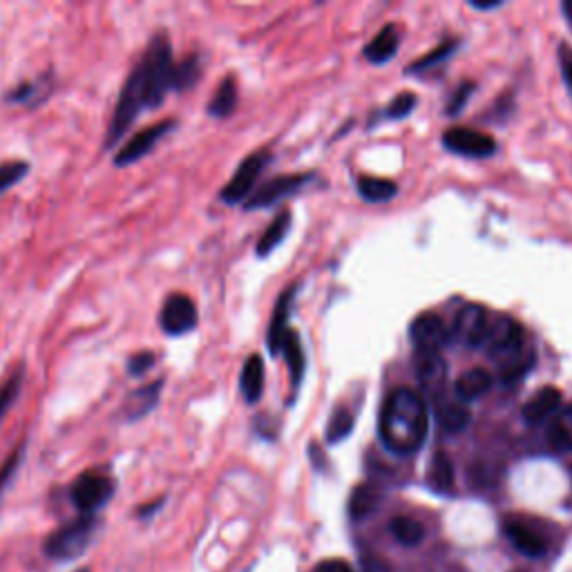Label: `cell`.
Here are the masks:
<instances>
[{
	"mask_svg": "<svg viewBox=\"0 0 572 572\" xmlns=\"http://www.w3.org/2000/svg\"><path fill=\"white\" fill-rule=\"evenodd\" d=\"M429 412L423 394L409 387H398L387 396L380 412V441L394 454L409 456L418 452L427 438Z\"/></svg>",
	"mask_w": 572,
	"mask_h": 572,
	"instance_id": "6da1fadb",
	"label": "cell"
},
{
	"mask_svg": "<svg viewBox=\"0 0 572 572\" xmlns=\"http://www.w3.org/2000/svg\"><path fill=\"white\" fill-rule=\"evenodd\" d=\"M175 65L173 45H170L168 34L157 32L150 38L141 61L132 70L141 83L146 110L161 108L168 94L175 92Z\"/></svg>",
	"mask_w": 572,
	"mask_h": 572,
	"instance_id": "7a4b0ae2",
	"label": "cell"
},
{
	"mask_svg": "<svg viewBox=\"0 0 572 572\" xmlns=\"http://www.w3.org/2000/svg\"><path fill=\"white\" fill-rule=\"evenodd\" d=\"M101 528L99 517H81L70 523H65L63 528L54 530L50 537L43 543V552L47 559L52 561H74L83 557L88 548L92 546L94 537Z\"/></svg>",
	"mask_w": 572,
	"mask_h": 572,
	"instance_id": "3957f363",
	"label": "cell"
},
{
	"mask_svg": "<svg viewBox=\"0 0 572 572\" xmlns=\"http://www.w3.org/2000/svg\"><path fill=\"white\" fill-rule=\"evenodd\" d=\"M117 492V481L106 467H94L79 474L70 485V501L83 517H97Z\"/></svg>",
	"mask_w": 572,
	"mask_h": 572,
	"instance_id": "277c9868",
	"label": "cell"
},
{
	"mask_svg": "<svg viewBox=\"0 0 572 572\" xmlns=\"http://www.w3.org/2000/svg\"><path fill=\"white\" fill-rule=\"evenodd\" d=\"M483 347L492 360H497L499 369H503L526 356V333H523L519 322L501 318L488 327Z\"/></svg>",
	"mask_w": 572,
	"mask_h": 572,
	"instance_id": "5b68a950",
	"label": "cell"
},
{
	"mask_svg": "<svg viewBox=\"0 0 572 572\" xmlns=\"http://www.w3.org/2000/svg\"><path fill=\"white\" fill-rule=\"evenodd\" d=\"M271 161V152L269 150H257L253 155L246 157L240 168L235 170V175L231 177V181L219 190V199L224 204L233 206V204H244L246 199L251 197V190L255 186V181L260 179V175L264 173V168L269 166Z\"/></svg>",
	"mask_w": 572,
	"mask_h": 572,
	"instance_id": "8992f818",
	"label": "cell"
},
{
	"mask_svg": "<svg viewBox=\"0 0 572 572\" xmlns=\"http://www.w3.org/2000/svg\"><path fill=\"white\" fill-rule=\"evenodd\" d=\"M199 320L197 304L186 293H173L168 295L164 307L159 311V327L170 338L186 336V333L195 331Z\"/></svg>",
	"mask_w": 572,
	"mask_h": 572,
	"instance_id": "52a82bcc",
	"label": "cell"
},
{
	"mask_svg": "<svg viewBox=\"0 0 572 572\" xmlns=\"http://www.w3.org/2000/svg\"><path fill=\"white\" fill-rule=\"evenodd\" d=\"M175 128H177L175 119H166V121L155 123V126L143 128L130 141L123 143V148L117 152V155H114V166L123 168V166L137 164L139 159L150 155V152L157 148V143L166 135H170V132H173Z\"/></svg>",
	"mask_w": 572,
	"mask_h": 572,
	"instance_id": "ba28073f",
	"label": "cell"
},
{
	"mask_svg": "<svg viewBox=\"0 0 572 572\" xmlns=\"http://www.w3.org/2000/svg\"><path fill=\"white\" fill-rule=\"evenodd\" d=\"M443 146L454 152V155L470 159H488L497 152V141H494V137L485 135L481 130L461 126L443 132Z\"/></svg>",
	"mask_w": 572,
	"mask_h": 572,
	"instance_id": "9c48e42d",
	"label": "cell"
},
{
	"mask_svg": "<svg viewBox=\"0 0 572 572\" xmlns=\"http://www.w3.org/2000/svg\"><path fill=\"white\" fill-rule=\"evenodd\" d=\"M313 179L311 173H304V175H280L271 181H266L260 188L255 190V193L246 199L244 208L246 211H257V208H269L273 204L282 202L284 197H291L295 193H300V190L309 184Z\"/></svg>",
	"mask_w": 572,
	"mask_h": 572,
	"instance_id": "30bf717a",
	"label": "cell"
},
{
	"mask_svg": "<svg viewBox=\"0 0 572 572\" xmlns=\"http://www.w3.org/2000/svg\"><path fill=\"white\" fill-rule=\"evenodd\" d=\"M488 311H485L481 304H467L456 316L450 336L452 340L461 342L465 347H481L485 336H488Z\"/></svg>",
	"mask_w": 572,
	"mask_h": 572,
	"instance_id": "8fae6325",
	"label": "cell"
},
{
	"mask_svg": "<svg viewBox=\"0 0 572 572\" xmlns=\"http://www.w3.org/2000/svg\"><path fill=\"white\" fill-rule=\"evenodd\" d=\"M409 338H412L416 351H438L452 340L450 327L434 311H425L414 318L412 327H409Z\"/></svg>",
	"mask_w": 572,
	"mask_h": 572,
	"instance_id": "7c38bea8",
	"label": "cell"
},
{
	"mask_svg": "<svg viewBox=\"0 0 572 572\" xmlns=\"http://www.w3.org/2000/svg\"><path fill=\"white\" fill-rule=\"evenodd\" d=\"M505 537L512 541V546L526 557H543L548 552V537L526 519H508L503 523Z\"/></svg>",
	"mask_w": 572,
	"mask_h": 572,
	"instance_id": "4fadbf2b",
	"label": "cell"
},
{
	"mask_svg": "<svg viewBox=\"0 0 572 572\" xmlns=\"http://www.w3.org/2000/svg\"><path fill=\"white\" fill-rule=\"evenodd\" d=\"M164 385H166V380L157 378V380H152V383L135 389V392H130L121 405L123 418H126L128 423H137L141 421V418H146L152 409L159 405L161 389H164Z\"/></svg>",
	"mask_w": 572,
	"mask_h": 572,
	"instance_id": "5bb4252c",
	"label": "cell"
},
{
	"mask_svg": "<svg viewBox=\"0 0 572 572\" xmlns=\"http://www.w3.org/2000/svg\"><path fill=\"white\" fill-rule=\"evenodd\" d=\"M414 374L418 383L429 394L443 392L447 380V365L438 351H416L414 354Z\"/></svg>",
	"mask_w": 572,
	"mask_h": 572,
	"instance_id": "9a60e30c",
	"label": "cell"
},
{
	"mask_svg": "<svg viewBox=\"0 0 572 572\" xmlns=\"http://www.w3.org/2000/svg\"><path fill=\"white\" fill-rule=\"evenodd\" d=\"M561 403H564V396H561L557 387H543L523 405L521 412L530 425H541L546 423L552 414H557Z\"/></svg>",
	"mask_w": 572,
	"mask_h": 572,
	"instance_id": "2e32d148",
	"label": "cell"
},
{
	"mask_svg": "<svg viewBox=\"0 0 572 572\" xmlns=\"http://www.w3.org/2000/svg\"><path fill=\"white\" fill-rule=\"evenodd\" d=\"M398 47H400L398 27L396 25H385L383 30H380L374 36V41H371L369 45H365V50H362V56H365L369 63L383 65V63L394 59L396 52H398Z\"/></svg>",
	"mask_w": 572,
	"mask_h": 572,
	"instance_id": "e0dca14e",
	"label": "cell"
},
{
	"mask_svg": "<svg viewBox=\"0 0 572 572\" xmlns=\"http://www.w3.org/2000/svg\"><path fill=\"white\" fill-rule=\"evenodd\" d=\"M266 369H264V360L262 356H249L242 367V376H240V389L242 396L249 405L260 403V398L264 394V380H266Z\"/></svg>",
	"mask_w": 572,
	"mask_h": 572,
	"instance_id": "ac0fdd59",
	"label": "cell"
},
{
	"mask_svg": "<svg viewBox=\"0 0 572 572\" xmlns=\"http://www.w3.org/2000/svg\"><path fill=\"white\" fill-rule=\"evenodd\" d=\"M295 295V284L286 289L278 302H275V311H273V318H271V327H269V351L273 356L280 354L282 349V342L286 338V333H289V327H286V320H289V311H291V300Z\"/></svg>",
	"mask_w": 572,
	"mask_h": 572,
	"instance_id": "d6986e66",
	"label": "cell"
},
{
	"mask_svg": "<svg viewBox=\"0 0 572 572\" xmlns=\"http://www.w3.org/2000/svg\"><path fill=\"white\" fill-rule=\"evenodd\" d=\"M492 374L488 369H467L465 374L456 380V396L461 400H479L490 392Z\"/></svg>",
	"mask_w": 572,
	"mask_h": 572,
	"instance_id": "ffe728a7",
	"label": "cell"
},
{
	"mask_svg": "<svg viewBox=\"0 0 572 572\" xmlns=\"http://www.w3.org/2000/svg\"><path fill=\"white\" fill-rule=\"evenodd\" d=\"M291 213L289 211H282L278 217L273 219L269 224V228L262 233L260 240L255 244V253L257 257H269L278 246L286 240V235L291 231Z\"/></svg>",
	"mask_w": 572,
	"mask_h": 572,
	"instance_id": "44dd1931",
	"label": "cell"
},
{
	"mask_svg": "<svg viewBox=\"0 0 572 572\" xmlns=\"http://www.w3.org/2000/svg\"><path fill=\"white\" fill-rule=\"evenodd\" d=\"M237 101H240V92H237L235 76H226V79L219 83L213 99L208 101V114L215 119L231 117L237 108Z\"/></svg>",
	"mask_w": 572,
	"mask_h": 572,
	"instance_id": "7402d4cb",
	"label": "cell"
},
{
	"mask_svg": "<svg viewBox=\"0 0 572 572\" xmlns=\"http://www.w3.org/2000/svg\"><path fill=\"white\" fill-rule=\"evenodd\" d=\"M280 354L284 356L286 365H289L293 389H298L300 383H302V378H304V369H307V358H304V349H302L300 336L293 329H289V333H286Z\"/></svg>",
	"mask_w": 572,
	"mask_h": 572,
	"instance_id": "603a6c76",
	"label": "cell"
},
{
	"mask_svg": "<svg viewBox=\"0 0 572 572\" xmlns=\"http://www.w3.org/2000/svg\"><path fill=\"white\" fill-rule=\"evenodd\" d=\"M548 445L555 452H572V403L559 409L548 427Z\"/></svg>",
	"mask_w": 572,
	"mask_h": 572,
	"instance_id": "cb8c5ba5",
	"label": "cell"
},
{
	"mask_svg": "<svg viewBox=\"0 0 572 572\" xmlns=\"http://www.w3.org/2000/svg\"><path fill=\"white\" fill-rule=\"evenodd\" d=\"M50 92H52V83H50V74H47L38 81H27V83L16 85V88H12L5 94V101L23 103V106H36V103H41Z\"/></svg>",
	"mask_w": 572,
	"mask_h": 572,
	"instance_id": "d4e9b609",
	"label": "cell"
},
{
	"mask_svg": "<svg viewBox=\"0 0 572 572\" xmlns=\"http://www.w3.org/2000/svg\"><path fill=\"white\" fill-rule=\"evenodd\" d=\"M358 193L365 202L380 204L389 202L398 195V184L392 179H380V177H360L358 179Z\"/></svg>",
	"mask_w": 572,
	"mask_h": 572,
	"instance_id": "484cf974",
	"label": "cell"
},
{
	"mask_svg": "<svg viewBox=\"0 0 572 572\" xmlns=\"http://www.w3.org/2000/svg\"><path fill=\"white\" fill-rule=\"evenodd\" d=\"M427 481L438 492H450L454 485V465L450 461V456L445 452L434 454L432 463H429L427 470Z\"/></svg>",
	"mask_w": 572,
	"mask_h": 572,
	"instance_id": "4316f807",
	"label": "cell"
},
{
	"mask_svg": "<svg viewBox=\"0 0 572 572\" xmlns=\"http://www.w3.org/2000/svg\"><path fill=\"white\" fill-rule=\"evenodd\" d=\"M389 530H392V535L400 543V546H407V548H414L425 539L423 523L412 519V517L392 519V523H389Z\"/></svg>",
	"mask_w": 572,
	"mask_h": 572,
	"instance_id": "83f0119b",
	"label": "cell"
},
{
	"mask_svg": "<svg viewBox=\"0 0 572 572\" xmlns=\"http://www.w3.org/2000/svg\"><path fill=\"white\" fill-rule=\"evenodd\" d=\"M438 423H441V427L445 429L447 434H459L463 432V429L470 425L472 421V414H470V409L463 407L461 403H445L438 407Z\"/></svg>",
	"mask_w": 572,
	"mask_h": 572,
	"instance_id": "f1b7e54d",
	"label": "cell"
},
{
	"mask_svg": "<svg viewBox=\"0 0 572 572\" xmlns=\"http://www.w3.org/2000/svg\"><path fill=\"white\" fill-rule=\"evenodd\" d=\"M23 385H25V365H18L14 374L5 380L3 387H0V423H3V418L7 416L9 409H12L18 396H21Z\"/></svg>",
	"mask_w": 572,
	"mask_h": 572,
	"instance_id": "f546056e",
	"label": "cell"
},
{
	"mask_svg": "<svg viewBox=\"0 0 572 572\" xmlns=\"http://www.w3.org/2000/svg\"><path fill=\"white\" fill-rule=\"evenodd\" d=\"M354 423H356L354 412L347 407H338L327 425V443L336 445L340 441H345V438L354 432Z\"/></svg>",
	"mask_w": 572,
	"mask_h": 572,
	"instance_id": "4dcf8cb0",
	"label": "cell"
},
{
	"mask_svg": "<svg viewBox=\"0 0 572 572\" xmlns=\"http://www.w3.org/2000/svg\"><path fill=\"white\" fill-rule=\"evenodd\" d=\"M378 503H380V492L374 485H360V488H356L354 494H351L349 510L354 514V519H362L374 512L378 508Z\"/></svg>",
	"mask_w": 572,
	"mask_h": 572,
	"instance_id": "1f68e13d",
	"label": "cell"
},
{
	"mask_svg": "<svg viewBox=\"0 0 572 572\" xmlns=\"http://www.w3.org/2000/svg\"><path fill=\"white\" fill-rule=\"evenodd\" d=\"M202 79V59L188 56L175 65V92H186Z\"/></svg>",
	"mask_w": 572,
	"mask_h": 572,
	"instance_id": "d6a6232c",
	"label": "cell"
},
{
	"mask_svg": "<svg viewBox=\"0 0 572 572\" xmlns=\"http://www.w3.org/2000/svg\"><path fill=\"white\" fill-rule=\"evenodd\" d=\"M30 170L32 166L23 159H12L0 164V195L7 193V190L14 188L16 184H21V181L30 175Z\"/></svg>",
	"mask_w": 572,
	"mask_h": 572,
	"instance_id": "836d02e7",
	"label": "cell"
},
{
	"mask_svg": "<svg viewBox=\"0 0 572 572\" xmlns=\"http://www.w3.org/2000/svg\"><path fill=\"white\" fill-rule=\"evenodd\" d=\"M456 50H459V43H456V41H445V43L438 45L436 50L425 54L423 59H418V61H414L412 65H409L407 72H409V74H416V72H423V70L434 68V65H438V63H443V61L450 59V56H452Z\"/></svg>",
	"mask_w": 572,
	"mask_h": 572,
	"instance_id": "e575fe53",
	"label": "cell"
},
{
	"mask_svg": "<svg viewBox=\"0 0 572 572\" xmlns=\"http://www.w3.org/2000/svg\"><path fill=\"white\" fill-rule=\"evenodd\" d=\"M23 459H25V443L18 445L16 450L7 456V461L0 465V499H3V494L9 488V483L14 481V476L18 472V467H21Z\"/></svg>",
	"mask_w": 572,
	"mask_h": 572,
	"instance_id": "d590c367",
	"label": "cell"
},
{
	"mask_svg": "<svg viewBox=\"0 0 572 572\" xmlns=\"http://www.w3.org/2000/svg\"><path fill=\"white\" fill-rule=\"evenodd\" d=\"M416 103H418V97H416L414 92H400L392 99V103H389V106H387L385 117L392 119V121L405 119V117H409V114L414 112Z\"/></svg>",
	"mask_w": 572,
	"mask_h": 572,
	"instance_id": "8d00e7d4",
	"label": "cell"
},
{
	"mask_svg": "<svg viewBox=\"0 0 572 572\" xmlns=\"http://www.w3.org/2000/svg\"><path fill=\"white\" fill-rule=\"evenodd\" d=\"M157 365V354L155 351H139V354L135 356H130L128 358V374L132 378H141V376H146L148 371Z\"/></svg>",
	"mask_w": 572,
	"mask_h": 572,
	"instance_id": "74e56055",
	"label": "cell"
},
{
	"mask_svg": "<svg viewBox=\"0 0 572 572\" xmlns=\"http://www.w3.org/2000/svg\"><path fill=\"white\" fill-rule=\"evenodd\" d=\"M472 92H474V83H470V81H465V83H461L459 88H456V92H454V97L450 99V103H447V114H450V117H454V114H459L463 108H465V103H467V99L472 97Z\"/></svg>",
	"mask_w": 572,
	"mask_h": 572,
	"instance_id": "f35d334b",
	"label": "cell"
},
{
	"mask_svg": "<svg viewBox=\"0 0 572 572\" xmlns=\"http://www.w3.org/2000/svg\"><path fill=\"white\" fill-rule=\"evenodd\" d=\"M559 63H561V72H564L566 85L572 92V47L570 45L559 47Z\"/></svg>",
	"mask_w": 572,
	"mask_h": 572,
	"instance_id": "ab89813d",
	"label": "cell"
},
{
	"mask_svg": "<svg viewBox=\"0 0 572 572\" xmlns=\"http://www.w3.org/2000/svg\"><path fill=\"white\" fill-rule=\"evenodd\" d=\"M313 572H354V568H351L347 561H342V559H324L322 564H318Z\"/></svg>",
	"mask_w": 572,
	"mask_h": 572,
	"instance_id": "60d3db41",
	"label": "cell"
},
{
	"mask_svg": "<svg viewBox=\"0 0 572 572\" xmlns=\"http://www.w3.org/2000/svg\"><path fill=\"white\" fill-rule=\"evenodd\" d=\"M164 503H166V499H157V501H152L148 505H141V508L137 510V517L139 519H150L152 514H157L161 508H164Z\"/></svg>",
	"mask_w": 572,
	"mask_h": 572,
	"instance_id": "b9f144b4",
	"label": "cell"
},
{
	"mask_svg": "<svg viewBox=\"0 0 572 572\" xmlns=\"http://www.w3.org/2000/svg\"><path fill=\"white\" fill-rule=\"evenodd\" d=\"M470 5H472L474 9H479V12H492V9L503 7L501 0H490V3H481V0H472Z\"/></svg>",
	"mask_w": 572,
	"mask_h": 572,
	"instance_id": "7bdbcfd3",
	"label": "cell"
},
{
	"mask_svg": "<svg viewBox=\"0 0 572 572\" xmlns=\"http://www.w3.org/2000/svg\"><path fill=\"white\" fill-rule=\"evenodd\" d=\"M564 14H566L568 21L572 23V0H566V3H564Z\"/></svg>",
	"mask_w": 572,
	"mask_h": 572,
	"instance_id": "ee69618b",
	"label": "cell"
},
{
	"mask_svg": "<svg viewBox=\"0 0 572 572\" xmlns=\"http://www.w3.org/2000/svg\"><path fill=\"white\" fill-rule=\"evenodd\" d=\"M76 572H90L88 568H81V570H76Z\"/></svg>",
	"mask_w": 572,
	"mask_h": 572,
	"instance_id": "f6af8a7d",
	"label": "cell"
}]
</instances>
